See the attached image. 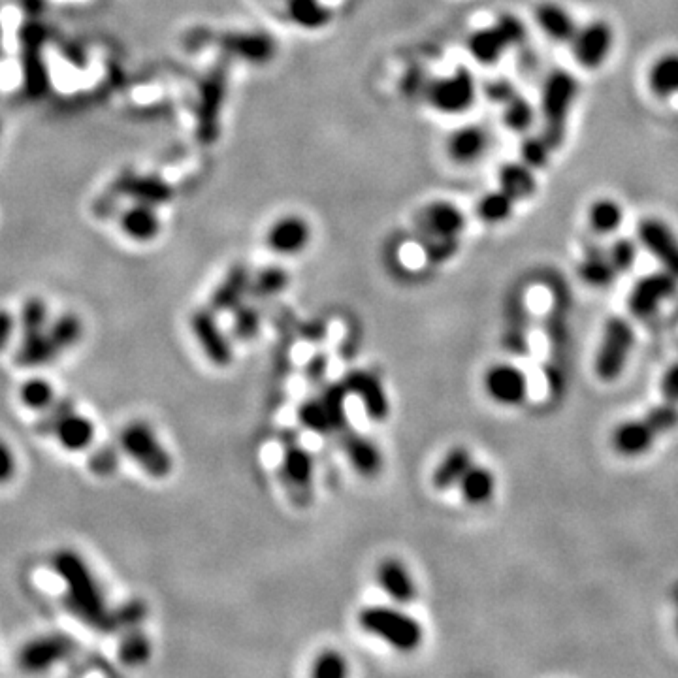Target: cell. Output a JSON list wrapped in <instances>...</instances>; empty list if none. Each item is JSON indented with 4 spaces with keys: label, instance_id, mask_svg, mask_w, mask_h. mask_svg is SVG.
<instances>
[{
    "label": "cell",
    "instance_id": "obj_33",
    "mask_svg": "<svg viewBox=\"0 0 678 678\" xmlns=\"http://www.w3.org/2000/svg\"><path fill=\"white\" fill-rule=\"evenodd\" d=\"M249 285L251 279L245 270H234L221 283V287L215 291L211 298L210 307L215 313H225V311H236L242 306L243 298L249 294Z\"/></svg>",
    "mask_w": 678,
    "mask_h": 678
},
{
    "label": "cell",
    "instance_id": "obj_43",
    "mask_svg": "<svg viewBox=\"0 0 678 678\" xmlns=\"http://www.w3.org/2000/svg\"><path fill=\"white\" fill-rule=\"evenodd\" d=\"M17 324H19L21 334H34V332L46 330L49 324L48 304L38 296L29 298L19 311Z\"/></svg>",
    "mask_w": 678,
    "mask_h": 678
},
{
    "label": "cell",
    "instance_id": "obj_22",
    "mask_svg": "<svg viewBox=\"0 0 678 678\" xmlns=\"http://www.w3.org/2000/svg\"><path fill=\"white\" fill-rule=\"evenodd\" d=\"M488 146H490V136L485 129L477 125H464L460 129L452 130L449 134L445 151L454 164L469 166L485 157Z\"/></svg>",
    "mask_w": 678,
    "mask_h": 678
},
{
    "label": "cell",
    "instance_id": "obj_14",
    "mask_svg": "<svg viewBox=\"0 0 678 678\" xmlns=\"http://www.w3.org/2000/svg\"><path fill=\"white\" fill-rule=\"evenodd\" d=\"M637 234L641 245L662 264L663 270L678 279V238L669 225L648 217L639 223Z\"/></svg>",
    "mask_w": 678,
    "mask_h": 678
},
{
    "label": "cell",
    "instance_id": "obj_41",
    "mask_svg": "<svg viewBox=\"0 0 678 678\" xmlns=\"http://www.w3.org/2000/svg\"><path fill=\"white\" fill-rule=\"evenodd\" d=\"M48 334L55 341L61 353L76 347L83 336V323L74 313H63L53 323L48 324Z\"/></svg>",
    "mask_w": 678,
    "mask_h": 678
},
{
    "label": "cell",
    "instance_id": "obj_32",
    "mask_svg": "<svg viewBox=\"0 0 678 678\" xmlns=\"http://www.w3.org/2000/svg\"><path fill=\"white\" fill-rule=\"evenodd\" d=\"M650 91L660 98L677 97L678 95V53L669 51L656 59L648 72Z\"/></svg>",
    "mask_w": 678,
    "mask_h": 678
},
{
    "label": "cell",
    "instance_id": "obj_48",
    "mask_svg": "<svg viewBox=\"0 0 678 678\" xmlns=\"http://www.w3.org/2000/svg\"><path fill=\"white\" fill-rule=\"evenodd\" d=\"M147 616V605L142 599H129L121 607L113 609V620H115V631L130 630V628H140L144 624Z\"/></svg>",
    "mask_w": 678,
    "mask_h": 678
},
{
    "label": "cell",
    "instance_id": "obj_11",
    "mask_svg": "<svg viewBox=\"0 0 678 678\" xmlns=\"http://www.w3.org/2000/svg\"><path fill=\"white\" fill-rule=\"evenodd\" d=\"M281 475L287 488L291 490L294 500L298 505H307L313 494V475H315V462L311 452L298 441L285 443L283 456H281Z\"/></svg>",
    "mask_w": 678,
    "mask_h": 678
},
{
    "label": "cell",
    "instance_id": "obj_15",
    "mask_svg": "<svg viewBox=\"0 0 678 678\" xmlns=\"http://www.w3.org/2000/svg\"><path fill=\"white\" fill-rule=\"evenodd\" d=\"M677 277L669 272L646 275L630 292L628 307L637 319L650 317L669 296L677 291Z\"/></svg>",
    "mask_w": 678,
    "mask_h": 678
},
{
    "label": "cell",
    "instance_id": "obj_29",
    "mask_svg": "<svg viewBox=\"0 0 678 678\" xmlns=\"http://www.w3.org/2000/svg\"><path fill=\"white\" fill-rule=\"evenodd\" d=\"M285 2V12L287 17L298 29H304L309 33L326 29L334 14L332 10L324 4L323 0H283Z\"/></svg>",
    "mask_w": 678,
    "mask_h": 678
},
{
    "label": "cell",
    "instance_id": "obj_8",
    "mask_svg": "<svg viewBox=\"0 0 678 678\" xmlns=\"http://www.w3.org/2000/svg\"><path fill=\"white\" fill-rule=\"evenodd\" d=\"M313 240V228L304 215L285 213L266 228L264 243L279 257H296L304 253Z\"/></svg>",
    "mask_w": 678,
    "mask_h": 678
},
{
    "label": "cell",
    "instance_id": "obj_7",
    "mask_svg": "<svg viewBox=\"0 0 678 678\" xmlns=\"http://www.w3.org/2000/svg\"><path fill=\"white\" fill-rule=\"evenodd\" d=\"M477 97V87L466 68H458L454 74L432 83L428 98L432 108L447 115L468 112Z\"/></svg>",
    "mask_w": 678,
    "mask_h": 678
},
{
    "label": "cell",
    "instance_id": "obj_1",
    "mask_svg": "<svg viewBox=\"0 0 678 678\" xmlns=\"http://www.w3.org/2000/svg\"><path fill=\"white\" fill-rule=\"evenodd\" d=\"M53 569L66 588V605L83 624L100 633H115L113 609L93 571L76 550L63 549L53 556Z\"/></svg>",
    "mask_w": 678,
    "mask_h": 678
},
{
    "label": "cell",
    "instance_id": "obj_16",
    "mask_svg": "<svg viewBox=\"0 0 678 678\" xmlns=\"http://www.w3.org/2000/svg\"><path fill=\"white\" fill-rule=\"evenodd\" d=\"M485 388L496 404H522L528 396V377L513 364H496L486 372Z\"/></svg>",
    "mask_w": 678,
    "mask_h": 678
},
{
    "label": "cell",
    "instance_id": "obj_13",
    "mask_svg": "<svg viewBox=\"0 0 678 678\" xmlns=\"http://www.w3.org/2000/svg\"><path fill=\"white\" fill-rule=\"evenodd\" d=\"M74 650L76 643L72 637L65 633H49L23 646V650L19 652V663L31 673H42L55 667L57 663L65 662Z\"/></svg>",
    "mask_w": 678,
    "mask_h": 678
},
{
    "label": "cell",
    "instance_id": "obj_50",
    "mask_svg": "<svg viewBox=\"0 0 678 678\" xmlns=\"http://www.w3.org/2000/svg\"><path fill=\"white\" fill-rule=\"evenodd\" d=\"M76 405L70 398H57L53 404L49 405L44 413H40V419L36 422V432L40 436H51L57 420L66 415L70 409H74Z\"/></svg>",
    "mask_w": 678,
    "mask_h": 678
},
{
    "label": "cell",
    "instance_id": "obj_20",
    "mask_svg": "<svg viewBox=\"0 0 678 678\" xmlns=\"http://www.w3.org/2000/svg\"><path fill=\"white\" fill-rule=\"evenodd\" d=\"M119 228L134 243L155 242L162 232L161 215L155 204L136 200V204L121 213Z\"/></svg>",
    "mask_w": 678,
    "mask_h": 678
},
{
    "label": "cell",
    "instance_id": "obj_31",
    "mask_svg": "<svg viewBox=\"0 0 678 678\" xmlns=\"http://www.w3.org/2000/svg\"><path fill=\"white\" fill-rule=\"evenodd\" d=\"M456 488L460 490L462 500L469 505H483L486 501L492 500L496 492V477L485 466L473 464Z\"/></svg>",
    "mask_w": 678,
    "mask_h": 678
},
{
    "label": "cell",
    "instance_id": "obj_39",
    "mask_svg": "<svg viewBox=\"0 0 678 678\" xmlns=\"http://www.w3.org/2000/svg\"><path fill=\"white\" fill-rule=\"evenodd\" d=\"M582 281L592 285V287H607L613 283L616 277V268L613 262L609 259V253H590L582 260L581 268H579Z\"/></svg>",
    "mask_w": 678,
    "mask_h": 678
},
{
    "label": "cell",
    "instance_id": "obj_56",
    "mask_svg": "<svg viewBox=\"0 0 678 678\" xmlns=\"http://www.w3.org/2000/svg\"><path fill=\"white\" fill-rule=\"evenodd\" d=\"M677 628H678V620H677Z\"/></svg>",
    "mask_w": 678,
    "mask_h": 678
},
{
    "label": "cell",
    "instance_id": "obj_10",
    "mask_svg": "<svg viewBox=\"0 0 678 678\" xmlns=\"http://www.w3.org/2000/svg\"><path fill=\"white\" fill-rule=\"evenodd\" d=\"M569 44L575 55V61L582 68L596 70L599 66L605 65L613 51V27L607 21H592L584 27H579Z\"/></svg>",
    "mask_w": 678,
    "mask_h": 678
},
{
    "label": "cell",
    "instance_id": "obj_6",
    "mask_svg": "<svg viewBox=\"0 0 678 678\" xmlns=\"http://www.w3.org/2000/svg\"><path fill=\"white\" fill-rule=\"evenodd\" d=\"M633 341H635V334H633V328L626 319L611 317L605 323L598 355H596V362H594V370H596L599 381L613 383L622 375L626 364H628V356H630Z\"/></svg>",
    "mask_w": 678,
    "mask_h": 678
},
{
    "label": "cell",
    "instance_id": "obj_26",
    "mask_svg": "<svg viewBox=\"0 0 678 678\" xmlns=\"http://www.w3.org/2000/svg\"><path fill=\"white\" fill-rule=\"evenodd\" d=\"M63 355L55 341L48 334V328L34 334H21L16 351L17 366L21 368H40L48 366L57 356Z\"/></svg>",
    "mask_w": 678,
    "mask_h": 678
},
{
    "label": "cell",
    "instance_id": "obj_52",
    "mask_svg": "<svg viewBox=\"0 0 678 678\" xmlns=\"http://www.w3.org/2000/svg\"><path fill=\"white\" fill-rule=\"evenodd\" d=\"M17 473V458L12 447L0 439V485L10 483Z\"/></svg>",
    "mask_w": 678,
    "mask_h": 678
},
{
    "label": "cell",
    "instance_id": "obj_9",
    "mask_svg": "<svg viewBox=\"0 0 678 678\" xmlns=\"http://www.w3.org/2000/svg\"><path fill=\"white\" fill-rule=\"evenodd\" d=\"M191 332L198 341L202 353L215 368H228L234 360L232 341L217 321L213 309H198L191 315Z\"/></svg>",
    "mask_w": 678,
    "mask_h": 678
},
{
    "label": "cell",
    "instance_id": "obj_3",
    "mask_svg": "<svg viewBox=\"0 0 678 678\" xmlns=\"http://www.w3.org/2000/svg\"><path fill=\"white\" fill-rule=\"evenodd\" d=\"M358 626L396 652L411 654L424 641L419 620L398 607L370 605L358 613Z\"/></svg>",
    "mask_w": 678,
    "mask_h": 678
},
{
    "label": "cell",
    "instance_id": "obj_40",
    "mask_svg": "<svg viewBox=\"0 0 678 678\" xmlns=\"http://www.w3.org/2000/svg\"><path fill=\"white\" fill-rule=\"evenodd\" d=\"M291 283L289 274L279 268V266H268L264 270H260L255 279H251L249 285V294L253 298H274L277 294L285 291Z\"/></svg>",
    "mask_w": 678,
    "mask_h": 678
},
{
    "label": "cell",
    "instance_id": "obj_45",
    "mask_svg": "<svg viewBox=\"0 0 678 678\" xmlns=\"http://www.w3.org/2000/svg\"><path fill=\"white\" fill-rule=\"evenodd\" d=\"M349 675V662L338 650H324L311 665V677L343 678Z\"/></svg>",
    "mask_w": 678,
    "mask_h": 678
},
{
    "label": "cell",
    "instance_id": "obj_54",
    "mask_svg": "<svg viewBox=\"0 0 678 678\" xmlns=\"http://www.w3.org/2000/svg\"><path fill=\"white\" fill-rule=\"evenodd\" d=\"M19 328L16 315L4 307H0V353H4L14 338V332Z\"/></svg>",
    "mask_w": 678,
    "mask_h": 678
},
{
    "label": "cell",
    "instance_id": "obj_34",
    "mask_svg": "<svg viewBox=\"0 0 678 678\" xmlns=\"http://www.w3.org/2000/svg\"><path fill=\"white\" fill-rule=\"evenodd\" d=\"M151 654H153V646H151L149 637L142 631V626L121 631L117 656L123 665H129V667L144 665L149 662Z\"/></svg>",
    "mask_w": 678,
    "mask_h": 678
},
{
    "label": "cell",
    "instance_id": "obj_12",
    "mask_svg": "<svg viewBox=\"0 0 678 678\" xmlns=\"http://www.w3.org/2000/svg\"><path fill=\"white\" fill-rule=\"evenodd\" d=\"M343 387L347 388L349 396H355L362 405L364 413L373 422H383L390 415V402L387 390L381 379L368 370H351L341 379Z\"/></svg>",
    "mask_w": 678,
    "mask_h": 678
},
{
    "label": "cell",
    "instance_id": "obj_28",
    "mask_svg": "<svg viewBox=\"0 0 678 678\" xmlns=\"http://www.w3.org/2000/svg\"><path fill=\"white\" fill-rule=\"evenodd\" d=\"M471 466H473V456L468 447L464 445L452 447L432 471V486L439 492L451 490L454 486H458L460 479L466 475V471Z\"/></svg>",
    "mask_w": 678,
    "mask_h": 678
},
{
    "label": "cell",
    "instance_id": "obj_5",
    "mask_svg": "<svg viewBox=\"0 0 678 678\" xmlns=\"http://www.w3.org/2000/svg\"><path fill=\"white\" fill-rule=\"evenodd\" d=\"M119 449L153 479L162 481L174 471L172 454L144 420H132L121 430Z\"/></svg>",
    "mask_w": 678,
    "mask_h": 678
},
{
    "label": "cell",
    "instance_id": "obj_44",
    "mask_svg": "<svg viewBox=\"0 0 678 678\" xmlns=\"http://www.w3.org/2000/svg\"><path fill=\"white\" fill-rule=\"evenodd\" d=\"M535 119V110H533L530 100L520 97V95H513L505 102V110H503V123L507 129L515 130V132H526L533 125Z\"/></svg>",
    "mask_w": 678,
    "mask_h": 678
},
{
    "label": "cell",
    "instance_id": "obj_51",
    "mask_svg": "<svg viewBox=\"0 0 678 678\" xmlns=\"http://www.w3.org/2000/svg\"><path fill=\"white\" fill-rule=\"evenodd\" d=\"M609 259L613 262V266L618 274L628 272L631 266L635 264V260H637V247H635V243L631 242V240H626V238L614 242L611 251H609Z\"/></svg>",
    "mask_w": 678,
    "mask_h": 678
},
{
    "label": "cell",
    "instance_id": "obj_49",
    "mask_svg": "<svg viewBox=\"0 0 678 678\" xmlns=\"http://www.w3.org/2000/svg\"><path fill=\"white\" fill-rule=\"evenodd\" d=\"M119 466V451L113 445H100L97 449L91 447L89 454V471L98 477H108L115 473Z\"/></svg>",
    "mask_w": 678,
    "mask_h": 678
},
{
    "label": "cell",
    "instance_id": "obj_38",
    "mask_svg": "<svg viewBox=\"0 0 678 678\" xmlns=\"http://www.w3.org/2000/svg\"><path fill=\"white\" fill-rule=\"evenodd\" d=\"M588 219L592 228L601 234H613L624 223V208L613 198H599L588 211Z\"/></svg>",
    "mask_w": 678,
    "mask_h": 678
},
{
    "label": "cell",
    "instance_id": "obj_36",
    "mask_svg": "<svg viewBox=\"0 0 678 678\" xmlns=\"http://www.w3.org/2000/svg\"><path fill=\"white\" fill-rule=\"evenodd\" d=\"M298 422L309 430L311 434L317 436H336L334 434V426H332V419L324 407L323 400L317 396H311L304 400L302 404L298 405Z\"/></svg>",
    "mask_w": 678,
    "mask_h": 678
},
{
    "label": "cell",
    "instance_id": "obj_18",
    "mask_svg": "<svg viewBox=\"0 0 678 678\" xmlns=\"http://www.w3.org/2000/svg\"><path fill=\"white\" fill-rule=\"evenodd\" d=\"M377 584L398 605H409L417 598V582L409 567L398 558H385L375 571Z\"/></svg>",
    "mask_w": 678,
    "mask_h": 678
},
{
    "label": "cell",
    "instance_id": "obj_25",
    "mask_svg": "<svg viewBox=\"0 0 678 678\" xmlns=\"http://www.w3.org/2000/svg\"><path fill=\"white\" fill-rule=\"evenodd\" d=\"M509 48H515L509 33L496 21L492 27L479 29L469 36L468 49L471 57L481 65L498 63L503 53Z\"/></svg>",
    "mask_w": 678,
    "mask_h": 678
},
{
    "label": "cell",
    "instance_id": "obj_17",
    "mask_svg": "<svg viewBox=\"0 0 678 678\" xmlns=\"http://www.w3.org/2000/svg\"><path fill=\"white\" fill-rule=\"evenodd\" d=\"M338 437L345 458L349 460V464L353 466L358 475L372 479V477L381 473L383 454L370 437L362 434V432H356L355 428H351V426Z\"/></svg>",
    "mask_w": 678,
    "mask_h": 678
},
{
    "label": "cell",
    "instance_id": "obj_23",
    "mask_svg": "<svg viewBox=\"0 0 678 678\" xmlns=\"http://www.w3.org/2000/svg\"><path fill=\"white\" fill-rule=\"evenodd\" d=\"M549 364H547V381L550 394H562L565 385V355H567V332H565L564 313L554 307L549 319Z\"/></svg>",
    "mask_w": 678,
    "mask_h": 678
},
{
    "label": "cell",
    "instance_id": "obj_42",
    "mask_svg": "<svg viewBox=\"0 0 678 678\" xmlns=\"http://www.w3.org/2000/svg\"><path fill=\"white\" fill-rule=\"evenodd\" d=\"M19 400L27 409L44 413L49 405L57 400V396H55V388L49 381L34 377V379L25 381L19 388Z\"/></svg>",
    "mask_w": 678,
    "mask_h": 678
},
{
    "label": "cell",
    "instance_id": "obj_30",
    "mask_svg": "<svg viewBox=\"0 0 678 678\" xmlns=\"http://www.w3.org/2000/svg\"><path fill=\"white\" fill-rule=\"evenodd\" d=\"M535 170L530 168L526 162H507L498 174V183L503 193L509 194L515 202H524L530 200L535 191H537V179H535Z\"/></svg>",
    "mask_w": 678,
    "mask_h": 678
},
{
    "label": "cell",
    "instance_id": "obj_46",
    "mask_svg": "<svg viewBox=\"0 0 678 678\" xmlns=\"http://www.w3.org/2000/svg\"><path fill=\"white\" fill-rule=\"evenodd\" d=\"M260 324H262V317H260L259 309L249 304H242L234 311L232 334L240 341H251L259 336Z\"/></svg>",
    "mask_w": 678,
    "mask_h": 678
},
{
    "label": "cell",
    "instance_id": "obj_55",
    "mask_svg": "<svg viewBox=\"0 0 678 678\" xmlns=\"http://www.w3.org/2000/svg\"><path fill=\"white\" fill-rule=\"evenodd\" d=\"M0 134H2V123H0Z\"/></svg>",
    "mask_w": 678,
    "mask_h": 678
},
{
    "label": "cell",
    "instance_id": "obj_37",
    "mask_svg": "<svg viewBox=\"0 0 678 678\" xmlns=\"http://www.w3.org/2000/svg\"><path fill=\"white\" fill-rule=\"evenodd\" d=\"M347 388L343 387V383H328L321 388L319 398L323 400L324 407L332 419V426H334V434L339 436L349 428V415H347Z\"/></svg>",
    "mask_w": 678,
    "mask_h": 678
},
{
    "label": "cell",
    "instance_id": "obj_47",
    "mask_svg": "<svg viewBox=\"0 0 678 678\" xmlns=\"http://www.w3.org/2000/svg\"><path fill=\"white\" fill-rule=\"evenodd\" d=\"M552 151H554V147L550 146L543 134L541 136H528L520 147V157H522V162H526L533 170H541L549 164Z\"/></svg>",
    "mask_w": 678,
    "mask_h": 678
},
{
    "label": "cell",
    "instance_id": "obj_24",
    "mask_svg": "<svg viewBox=\"0 0 678 678\" xmlns=\"http://www.w3.org/2000/svg\"><path fill=\"white\" fill-rule=\"evenodd\" d=\"M44 46L21 44V80L25 95L33 100L48 97L51 89V74L42 55Z\"/></svg>",
    "mask_w": 678,
    "mask_h": 678
},
{
    "label": "cell",
    "instance_id": "obj_35",
    "mask_svg": "<svg viewBox=\"0 0 678 678\" xmlns=\"http://www.w3.org/2000/svg\"><path fill=\"white\" fill-rule=\"evenodd\" d=\"M515 206L517 202L509 194L496 189L481 196L475 211H477V217L486 225H501L513 217Z\"/></svg>",
    "mask_w": 678,
    "mask_h": 678
},
{
    "label": "cell",
    "instance_id": "obj_4",
    "mask_svg": "<svg viewBox=\"0 0 678 678\" xmlns=\"http://www.w3.org/2000/svg\"><path fill=\"white\" fill-rule=\"evenodd\" d=\"M579 95V81L564 68L552 70L543 83L541 93V117L543 136L554 149L564 144L567 121L573 104Z\"/></svg>",
    "mask_w": 678,
    "mask_h": 678
},
{
    "label": "cell",
    "instance_id": "obj_21",
    "mask_svg": "<svg viewBox=\"0 0 678 678\" xmlns=\"http://www.w3.org/2000/svg\"><path fill=\"white\" fill-rule=\"evenodd\" d=\"M51 436L57 439V443L65 451H91V447L95 445V437H97V426L89 417L78 413L74 407L57 420Z\"/></svg>",
    "mask_w": 678,
    "mask_h": 678
},
{
    "label": "cell",
    "instance_id": "obj_19",
    "mask_svg": "<svg viewBox=\"0 0 678 678\" xmlns=\"http://www.w3.org/2000/svg\"><path fill=\"white\" fill-rule=\"evenodd\" d=\"M422 226L426 238L460 240V234L466 228V215L456 204L447 200H436L422 211Z\"/></svg>",
    "mask_w": 678,
    "mask_h": 678
},
{
    "label": "cell",
    "instance_id": "obj_27",
    "mask_svg": "<svg viewBox=\"0 0 678 678\" xmlns=\"http://www.w3.org/2000/svg\"><path fill=\"white\" fill-rule=\"evenodd\" d=\"M535 21L539 29L549 36L554 42L569 44L577 33V23L564 6L554 2H543L535 10Z\"/></svg>",
    "mask_w": 678,
    "mask_h": 678
},
{
    "label": "cell",
    "instance_id": "obj_53",
    "mask_svg": "<svg viewBox=\"0 0 678 678\" xmlns=\"http://www.w3.org/2000/svg\"><path fill=\"white\" fill-rule=\"evenodd\" d=\"M326 372H328V355L319 351V353L311 356L306 364L307 383L313 385V387L321 385L324 377H326Z\"/></svg>",
    "mask_w": 678,
    "mask_h": 678
},
{
    "label": "cell",
    "instance_id": "obj_2",
    "mask_svg": "<svg viewBox=\"0 0 678 678\" xmlns=\"http://www.w3.org/2000/svg\"><path fill=\"white\" fill-rule=\"evenodd\" d=\"M660 402L639 419L620 424L613 432L614 451L626 458L643 456L660 437L678 426V360L665 372L660 385Z\"/></svg>",
    "mask_w": 678,
    "mask_h": 678
}]
</instances>
